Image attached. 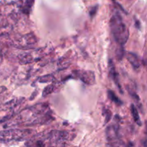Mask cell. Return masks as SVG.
I'll use <instances>...</instances> for the list:
<instances>
[{"instance_id": "6da1fadb", "label": "cell", "mask_w": 147, "mask_h": 147, "mask_svg": "<svg viewBox=\"0 0 147 147\" xmlns=\"http://www.w3.org/2000/svg\"><path fill=\"white\" fill-rule=\"evenodd\" d=\"M110 27L114 40L119 45V48H123L129 37V32L123 22L120 14L116 13L112 16Z\"/></svg>"}, {"instance_id": "7a4b0ae2", "label": "cell", "mask_w": 147, "mask_h": 147, "mask_svg": "<svg viewBox=\"0 0 147 147\" xmlns=\"http://www.w3.org/2000/svg\"><path fill=\"white\" fill-rule=\"evenodd\" d=\"M30 131L27 130H4L0 131V142H11V141H20L27 137Z\"/></svg>"}, {"instance_id": "3957f363", "label": "cell", "mask_w": 147, "mask_h": 147, "mask_svg": "<svg viewBox=\"0 0 147 147\" xmlns=\"http://www.w3.org/2000/svg\"><path fill=\"white\" fill-rule=\"evenodd\" d=\"M73 74L76 76V78L80 79L81 81L86 83L87 85L95 84L96 83V76L93 71H89V70H74Z\"/></svg>"}, {"instance_id": "277c9868", "label": "cell", "mask_w": 147, "mask_h": 147, "mask_svg": "<svg viewBox=\"0 0 147 147\" xmlns=\"http://www.w3.org/2000/svg\"><path fill=\"white\" fill-rule=\"evenodd\" d=\"M109 73H110V76H111L112 80L114 81L115 84L116 85V86L118 87V88L119 89L120 92L121 93H123V90H122L121 86L120 85V82H119V75H118L117 72L116 70V67H115V65L113 63V62L111 60H109Z\"/></svg>"}, {"instance_id": "5b68a950", "label": "cell", "mask_w": 147, "mask_h": 147, "mask_svg": "<svg viewBox=\"0 0 147 147\" xmlns=\"http://www.w3.org/2000/svg\"><path fill=\"white\" fill-rule=\"evenodd\" d=\"M107 138L108 140L112 142L113 145L115 140H119V134H118V128L114 126H111L108 128L107 130Z\"/></svg>"}, {"instance_id": "8992f818", "label": "cell", "mask_w": 147, "mask_h": 147, "mask_svg": "<svg viewBox=\"0 0 147 147\" xmlns=\"http://www.w3.org/2000/svg\"><path fill=\"white\" fill-rule=\"evenodd\" d=\"M127 59L129 63L133 65L135 68H139L141 66V62L139 57L133 53H128Z\"/></svg>"}, {"instance_id": "52a82bcc", "label": "cell", "mask_w": 147, "mask_h": 147, "mask_svg": "<svg viewBox=\"0 0 147 147\" xmlns=\"http://www.w3.org/2000/svg\"><path fill=\"white\" fill-rule=\"evenodd\" d=\"M131 111L132 116H133L134 121L137 123L138 126H142V121H141L140 118H139V113H138L137 109H136V107L134 104H132L131 106Z\"/></svg>"}, {"instance_id": "ba28073f", "label": "cell", "mask_w": 147, "mask_h": 147, "mask_svg": "<svg viewBox=\"0 0 147 147\" xmlns=\"http://www.w3.org/2000/svg\"><path fill=\"white\" fill-rule=\"evenodd\" d=\"M108 95H109V98H110L112 101L114 102L115 103H116L117 105H119V106H121V105L123 104V102H122L121 100L120 99L116 96V95L115 94V93L113 91H112V90H108Z\"/></svg>"}, {"instance_id": "9c48e42d", "label": "cell", "mask_w": 147, "mask_h": 147, "mask_svg": "<svg viewBox=\"0 0 147 147\" xmlns=\"http://www.w3.org/2000/svg\"><path fill=\"white\" fill-rule=\"evenodd\" d=\"M55 78L52 75H46V76H42L37 79L40 83H50V82L53 81Z\"/></svg>"}, {"instance_id": "30bf717a", "label": "cell", "mask_w": 147, "mask_h": 147, "mask_svg": "<svg viewBox=\"0 0 147 147\" xmlns=\"http://www.w3.org/2000/svg\"><path fill=\"white\" fill-rule=\"evenodd\" d=\"M55 90V85L51 84L47 86L44 89V91L42 93V96H46L47 95H49L50 93H53V91Z\"/></svg>"}, {"instance_id": "8fae6325", "label": "cell", "mask_w": 147, "mask_h": 147, "mask_svg": "<svg viewBox=\"0 0 147 147\" xmlns=\"http://www.w3.org/2000/svg\"><path fill=\"white\" fill-rule=\"evenodd\" d=\"M111 117H112L111 112L110 110L107 109L106 112V120H105V124H106V123H108L109 121H110Z\"/></svg>"}, {"instance_id": "7c38bea8", "label": "cell", "mask_w": 147, "mask_h": 147, "mask_svg": "<svg viewBox=\"0 0 147 147\" xmlns=\"http://www.w3.org/2000/svg\"><path fill=\"white\" fill-rule=\"evenodd\" d=\"M98 7V6L96 5V6H95V7H92V8L90 9V11H89V14H90V17H94L95 15H96V12H97Z\"/></svg>"}, {"instance_id": "4fadbf2b", "label": "cell", "mask_w": 147, "mask_h": 147, "mask_svg": "<svg viewBox=\"0 0 147 147\" xmlns=\"http://www.w3.org/2000/svg\"><path fill=\"white\" fill-rule=\"evenodd\" d=\"M135 25H136V27H137L138 29H140V22H139L138 20H136V21L135 22Z\"/></svg>"}]
</instances>
